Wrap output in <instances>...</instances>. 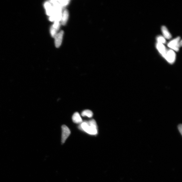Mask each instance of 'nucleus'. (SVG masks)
Here are the masks:
<instances>
[{
  "label": "nucleus",
  "mask_w": 182,
  "mask_h": 182,
  "mask_svg": "<svg viewBox=\"0 0 182 182\" xmlns=\"http://www.w3.org/2000/svg\"><path fill=\"white\" fill-rule=\"evenodd\" d=\"M79 128V129L89 135L96 136L98 134L97 123L94 119L82 122Z\"/></svg>",
  "instance_id": "nucleus-1"
},
{
  "label": "nucleus",
  "mask_w": 182,
  "mask_h": 182,
  "mask_svg": "<svg viewBox=\"0 0 182 182\" xmlns=\"http://www.w3.org/2000/svg\"><path fill=\"white\" fill-rule=\"evenodd\" d=\"M181 41L180 37L176 38L174 40L171 41L168 44V46L173 50L176 51H179V48L181 46Z\"/></svg>",
  "instance_id": "nucleus-2"
},
{
  "label": "nucleus",
  "mask_w": 182,
  "mask_h": 182,
  "mask_svg": "<svg viewBox=\"0 0 182 182\" xmlns=\"http://www.w3.org/2000/svg\"><path fill=\"white\" fill-rule=\"evenodd\" d=\"M62 134H61V143L63 145L65 143L67 139L70 135L71 131L68 127L65 125L61 127Z\"/></svg>",
  "instance_id": "nucleus-3"
},
{
  "label": "nucleus",
  "mask_w": 182,
  "mask_h": 182,
  "mask_svg": "<svg viewBox=\"0 0 182 182\" xmlns=\"http://www.w3.org/2000/svg\"><path fill=\"white\" fill-rule=\"evenodd\" d=\"M168 62L172 64L175 62L176 59V54L174 51L172 50H169L167 51L166 55L164 58Z\"/></svg>",
  "instance_id": "nucleus-4"
},
{
  "label": "nucleus",
  "mask_w": 182,
  "mask_h": 182,
  "mask_svg": "<svg viewBox=\"0 0 182 182\" xmlns=\"http://www.w3.org/2000/svg\"><path fill=\"white\" fill-rule=\"evenodd\" d=\"M44 7L48 15L50 17L54 15L55 10L54 6L50 2H47L45 3Z\"/></svg>",
  "instance_id": "nucleus-5"
},
{
  "label": "nucleus",
  "mask_w": 182,
  "mask_h": 182,
  "mask_svg": "<svg viewBox=\"0 0 182 182\" xmlns=\"http://www.w3.org/2000/svg\"><path fill=\"white\" fill-rule=\"evenodd\" d=\"M63 34L64 32L62 30L56 35L55 37V43L56 47L59 48L61 46L62 43Z\"/></svg>",
  "instance_id": "nucleus-6"
},
{
  "label": "nucleus",
  "mask_w": 182,
  "mask_h": 182,
  "mask_svg": "<svg viewBox=\"0 0 182 182\" xmlns=\"http://www.w3.org/2000/svg\"><path fill=\"white\" fill-rule=\"evenodd\" d=\"M156 47L159 52L163 56V57L165 58L167 50L163 44L157 43L156 45Z\"/></svg>",
  "instance_id": "nucleus-7"
},
{
  "label": "nucleus",
  "mask_w": 182,
  "mask_h": 182,
  "mask_svg": "<svg viewBox=\"0 0 182 182\" xmlns=\"http://www.w3.org/2000/svg\"><path fill=\"white\" fill-rule=\"evenodd\" d=\"M69 14L68 10H64L62 14V16L61 20V24L62 25H65L68 20L69 18Z\"/></svg>",
  "instance_id": "nucleus-8"
},
{
  "label": "nucleus",
  "mask_w": 182,
  "mask_h": 182,
  "mask_svg": "<svg viewBox=\"0 0 182 182\" xmlns=\"http://www.w3.org/2000/svg\"><path fill=\"white\" fill-rule=\"evenodd\" d=\"M72 120L73 122L76 124H81L82 122V120L78 113H74L72 116Z\"/></svg>",
  "instance_id": "nucleus-9"
},
{
  "label": "nucleus",
  "mask_w": 182,
  "mask_h": 182,
  "mask_svg": "<svg viewBox=\"0 0 182 182\" xmlns=\"http://www.w3.org/2000/svg\"><path fill=\"white\" fill-rule=\"evenodd\" d=\"M161 29L162 32L165 38L167 39L171 38V35L166 26H162Z\"/></svg>",
  "instance_id": "nucleus-10"
},
{
  "label": "nucleus",
  "mask_w": 182,
  "mask_h": 182,
  "mask_svg": "<svg viewBox=\"0 0 182 182\" xmlns=\"http://www.w3.org/2000/svg\"><path fill=\"white\" fill-rule=\"evenodd\" d=\"M82 115L83 116H87L89 118H91L93 116V113L90 110H86L82 112Z\"/></svg>",
  "instance_id": "nucleus-11"
},
{
  "label": "nucleus",
  "mask_w": 182,
  "mask_h": 182,
  "mask_svg": "<svg viewBox=\"0 0 182 182\" xmlns=\"http://www.w3.org/2000/svg\"><path fill=\"white\" fill-rule=\"evenodd\" d=\"M157 41L158 43L162 44H165L166 42V41L165 38L163 36H158L157 38Z\"/></svg>",
  "instance_id": "nucleus-12"
},
{
  "label": "nucleus",
  "mask_w": 182,
  "mask_h": 182,
  "mask_svg": "<svg viewBox=\"0 0 182 182\" xmlns=\"http://www.w3.org/2000/svg\"><path fill=\"white\" fill-rule=\"evenodd\" d=\"M50 33L52 37L54 38L57 34V31L52 26L50 28Z\"/></svg>",
  "instance_id": "nucleus-13"
},
{
  "label": "nucleus",
  "mask_w": 182,
  "mask_h": 182,
  "mask_svg": "<svg viewBox=\"0 0 182 182\" xmlns=\"http://www.w3.org/2000/svg\"><path fill=\"white\" fill-rule=\"evenodd\" d=\"M60 5L63 8L64 6H66V5H68L69 4V1H58Z\"/></svg>",
  "instance_id": "nucleus-14"
},
{
  "label": "nucleus",
  "mask_w": 182,
  "mask_h": 182,
  "mask_svg": "<svg viewBox=\"0 0 182 182\" xmlns=\"http://www.w3.org/2000/svg\"><path fill=\"white\" fill-rule=\"evenodd\" d=\"M52 26L55 29L58 31L59 29L60 26V22L55 21L54 24Z\"/></svg>",
  "instance_id": "nucleus-15"
},
{
  "label": "nucleus",
  "mask_w": 182,
  "mask_h": 182,
  "mask_svg": "<svg viewBox=\"0 0 182 182\" xmlns=\"http://www.w3.org/2000/svg\"><path fill=\"white\" fill-rule=\"evenodd\" d=\"M178 129L181 135H182V125L181 124L178 125Z\"/></svg>",
  "instance_id": "nucleus-16"
}]
</instances>
